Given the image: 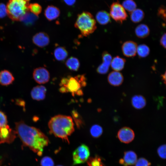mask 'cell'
I'll list each match as a JSON object with an SVG mask.
<instances>
[{
    "instance_id": "6da1fadb",
    "label": "cell",
    "mask_w": 166,
    "mask_h": 166,
    "mask_svg": "<svg viewBox=\"0 0 166 166\" xmlns=\"http://www.w3.org/2000/svg\"><path fill=\"white\" fill-rule=\"evenodd\" d=\"M15 128L23 144L41 156L43 149L49 143L47 136L39 129L28 125L22 120L15 123Z\"/></svg>"
},
{
    "instance_id": "7a4b0ae2",
    "label": "cell",
    "mask_w": 166,
    "mask_h": 166,
    "mask_svg": "<svg viewBox=\"0 0 166 166\" xmlns=\"http://www.w3.org/2000/svg\"><path fill=\"white\" fill-rule=\"evenodd\" d=\"M48 125L51 133L69 143L68 136L74 131V123L71 117L62 115H56L49 120Z\"/></svg>"
},
{
    "instance_id": "3957f363",
    "label": "cell",
    "mask_w": 166,
    "mask_h": 166,
    "mask_svg": "<svg viewBox=\"0 0 166 166\" xmlns=\"http://www.w3.org/2000/svg\"><path fill=\"white\" fill-rule=\"evenodd\" d=\"M86 84V79L84 75L69 76L61 80L59 91L62 93H70L73 96L81 95L83 94L82 88Z\"/></svg>"
},
{
    "instance_id": "277c9868",
    "label": "cell",
    "mask_w": 166,
    "mask_h": 166,
    "mask_svg": "<svg viewBox=\"0 0 166 166\" xmlns=\"http://www.w3.org/2000/svg\"><path fill=\"white\" fill-rule=\"evenodd\" d=\"M74 26L84 36L93 33L97 28L95 19L91 14L87 11L78 14Z\"/></svg>"
},
{
    "instance_id": "5b68a950",
    "label": "cell",
    "mask_w": 166,
    "mask_h": 166,
    "mask_svg": "<svg viewBox=\"0 0 166 166\" xmlns=\"http://www.w3.org/2000/svg\"><path fill=\"white\" fill-rule=\"evenodd\" d=\"M29 2L25 0H9L6 6L7 15L13 21H20L29 12Z\"/></svg>"
},
{
    "instance_id": "8992f818",
    "label": "cell",
    "mask_w": 166,
    "mask_h": 166,
    "mask_svg": "<svg viewBox=\"0 0 166 166\" xmlns=\"http://www.w3.org/2000/svg\"><path fill=\"white\" fill-rule=\"evenodd\" d=\"M109 14L115 21L121 23L126 19L128 16L124 7L118 1L111 5Z\"/></svg>"
},
{
    "instance_id": "52a82bcc",
    "label": "cell",
    "mask_w": 166,
    "mask_h": 166,
    "mask_svg": "<svg viewBox=\"0 0 166 166\" xmlns=\"http://www.w3.org/2000/svg\"><path fill=\"white\" fill-rule=\"evenodd\" d=\"M89 155L88 147L85 144H81L73 152V165L84 163L88 159Z\"/></svg>"
},
{
    "instance_id": "ba28073f",
    "label": "cell",
    "mask_w": 166,
    "mask_h": 166,
    "mask_svg": "<svg viewBox=\"0 0 166 166\" xmlns=\"http://www.w3.org/2000/svg\"><path fill=\"white\" fill-rule=\"evenodd\" d=\"M16 131L8 125L0 128V144L12 143L16 138Z\"/></svg>"
},
{
    "instance_id": "9c48e42d",
    "label": "cell",
    "mask_w": 166,
    "mask_h": 166,
    "mask_svg": "<svg viewBox=\"0 0 166 166\" xmlns=\"http://www.w3.org/2000/svg\"><path fill=\"white\" fill-rule=\"evenodd\" d=\"M33 77L36 82L39 84L47 82L50 78L49 73L45 68L40 67L35 69L33 73Z\"/></svg>"
},
{
    "instance_id": "30bf717a",
    "label": "cell",
    "mask_w": 166,
    "mask_h": 166,
    "mask_svg": "<svg viewBox=\"0 0 166 166\" xmlns=\"http://www.w3.org/2000/svg\"><path fill=\"white\" fill-rule=\"evenodd\" d=\"M117 136L121 142L128 144L133 140L135 137V133L133 130L130 128L124 127L119 130Z\"/></svg>"
},
{
    "instance_id": "8fae6325",
    "label": "cell",
    "mask_w": 166,
    "mask_h": 166,
    "mask_svg": "<svg viewBox=\"0 0 166 166\" xmlns=\"http://www.w3.org/2000/svg\"><path fill=\"white\" fill-rule=\"evenodd\" d=\"M137 45L135 42L131 41H126L122 46L123 53L127 57H133L137 53Z\"/></svg>"
},
{
    "instance_id": "7c38bea8",
    "label": "cell",
    "mask_w": 166,
    "mask_h": 166,
    "mask_svg": "<svg viewBox=\"0 0 166 166\" xmlns=\"http://www.w3.org/2000/svg\"><path fill=\"white\" fill-rule=\"evenodd\" d=\"M102 62L97 67V71L100 74H105L108 71L112 58L111 55L106 51L102 54Z\"/></svg>"
},
{
    "instance_id": "4fadbf2b",
    "label": "cell",
    "mask_w": 166,
    "mask_h": 166,
    "mask_svg": "<svg viewBox=\"0 0 166 166\" xmlns=\"http://www.w3.org/2000/svg\"><path fill=\"white\" fill-rule=\"evenodd\" d=\"M32 41L37 46L43 48L49 44L50 40L49 37L47 34L44 32H40L33 37Z\"/></svg>"
},
{
    "instance_id": "5bb4252c",
    "label": "cell",
    "mask_w": 166,
    "mask_h": 166,
    "mask_svg": "<svg viewBox=\"0 0 166 166\" xmlns=\"http://www.w3.org/2000/svg\"><path fill=\"white\" fill-rule=\"evenodd\" d=\"M137 159V156L134 152L127 151L124 152L123 158L120 160L119 162L124 166H132L136 164Z\"/></svg>"
},
{
    "instance_id": "9a60e30c",
    "label": "cell",
    "mask_w": 166,
    "mask_h": 166,
    "mask_svg": "<svg viewBox=\"0 0 166 166\" xmlns=\"http://www.w3.org/2000/svg\"><path fill=\"white\" fill-rule=\"evenodd\" d=\"M46 89L43 85H37L32 89L30 94L32 98L36 101H40L44 100L45 97Z\"/></svg>"
},
{
    "instance_id": "2e32d148",
    "label": "cell",
    "mask_w": 166,
    "mask_h": 166,
    "mask_svg": "<svg viewBox=\"0 0 166 166\" xmlns=\"http://www.w3.org/2000/svg\"><path fill=\"white\" fill-rule=\"evenodd\" d=\"M123 79L122 74L119 71H112L109 74L108 77L109 83L115 86L121 85L123 82Z\"/></svg>"
},
{
    "instance_id": "e0dca14e",
    "label": "cell",
    "mask_w": 166,
    "mask_h": 166,
    "mask_svg": "<svg viewBox=\"0 0 166 166\" xmlns=\"http://www.w3.org/2000/svg\"><path fill=\"white\" fill-rule=\"evenodd\" d=\"M14 80L12 74L9 71L4 70L0 71V85L7 86L12 84Z\"/></svg>"
},
{
    "instance_id": "ac0fdd59",
    "label": "cell",
    "mask_w": 166,
    "mask_h": 166,
    "mask_svg": "<svg viewBox=\"0 0 166 166\" xmlns=\"http://www.w3.org/2000/svg\"><path fill=\"white\" fill-rule=\"evenodd\" d=\"M60 14L59 8L53 5L48 6L44 12L45 16L49 21L56 19L59 16Z\"/></svg>"
},
{
    "instance_id": "d6986e66",
    "label": "cell",
    "mask_w": 166,
    "mask_h": 166,
    "mask_svg": "<svg viewBox=\"0 0 166 166\" xmlns=\"http://www.w3.org/2000/svg\"><path fill=\"white\" fill-rule=\"evenodd\" d=\"M125 63L124 59L117 56L112 59L110 65L114 71H119L124 68Z\"/></svg>"
},
{
    "instance_id": "ffe728a7",
    "label": "cell",
    "mask_w": 166,
    "mask_h": 166,
    "mask_svg": "<svg viewBox=\"0 0 166 166\" xmlns=\"http://www.w3.org/2000/svg\"><path fill=\"white\" fill-rule=\"evenodd\" d=\"M132 104L135 108L141 109L146 105V101L145 98L141 95H136L133 96L131 99Z\"/></svg>"
},
{
    "instance_id": "44dd1931",
    "label": "cell",
    "mask_w": 166,
    "mask_h": 166,
    "mask_svg": "<svg viewBox=\"0 0 166 166\" xmlns=\"http://www.w3.org/2000/svg\"><path fill=\"white\" fill-rule=\"evenodd\" d=\"M96 18L97 22L101 25H106L111 21L109 14L105 11L98 12L96 14Z\"/></svg>"
},
{
    "instance_id": "7402d4cb",
    "label": "cell",
    "mask_w": 166,
    "mask_h": 166,
    "mask_svg": "<svg viewBox=\"0 0 166 166\" xmlns=\"http://www.w3.org/2000/svg\"><path fill=\"white\" fill-rule=\"evenodd\" d=\"M135 33L138 38H143L147 37L149 35L150 30L147 25L141 24L138 25L136 27Z\"/></svg>"
},
{
    "instance_id": "603a6c76",
    "label": "cell",
    "mask_w": 166,
    "mask_h": 166,
    "mask_svg": "<svg viewBox=\"0 0 166 166\" xmlns=\"http://www.w3.org/2000/svg\"><path fill=\"white\" fill-rule=\"evenodd\" d=\"M54 55L57 60L62 61L65 60L67 57L68 53L64 47L59 46L54 49Z\"/></svg>"
},
{
    "instance_id": "cb8c5ba5",
    "label": "cell",
    "mask_w": 166,
    "mask_h": 166,
    "mask_svg": "<svg viewBox=\"0 0 166 166\" xmlns=\"http://www.w3.org/2000/svg\"><path fill=\"white\" fill-rule=\"evenodd\" d=\"M37 16L28 12L20 18V21L27 26L31 25L38 19Z\"/></svg>"
},
{
    "instance_id": "d4e9b609",
    "label": "cell",
    "mask_w": 166,
    "mask_h": 166,
    "mask_svg": "<svg viewBox=\"0 0 166 166\" xmlns=\"http://www.w3.org/2000/svg\"><path fill=\"white\" fill-rule=\"evenodd\" d=\"M66 67L70 70L77 71L79 69L80 63L78 59L74 57H71L65 62Z\"/></svg>"
},
{
    "instance_id": "484cf974",
    "label": "cell",
    "mask_w": 166,
    "mask_h": 166,
    "mask_svg": "<svg viewBox=\"0 0 166 166\" xmlns=\"http://www.w3.org/2000/svg\"><path fill=\"white\" fill-rule=\"evenodd\" d=\"M144 16V13L142 10L136 9L131 13L130 18L133 22L137 23L141 21Z\"/></svg>"
},
{
    "instance_id": "4316f807",
    "label": "cell",
    "mask_w": 166,
    "mask_h": 166,
    "mask_svg": "<svg viewBox=\"0 0 166 166\" xmlns=\"http://www.w3.org/2000/svg\"><path fill=\"white\" fill-rule=\"evenodd\" d=\"M150 51L149 47L145 44H140L137 46V53L140 57L144 58L147 56Z\"/></svg>"
},
{
    "instance_id": "83f0119b",
    "label": "cell",
    "mask_w": 166,
    "mask_h": 166,
    "mask_svg": "<svg viewBox=\"0 0 166 166\" xmlns=\"http://www.w3.org/2000/svg\"><path fill=\"white\" fill-rule=\"evenodd\" d=\"M87 164L88 166H105L101 158L97 156L89 158L87 160Z\"/></svg>"
},
{
    "instance_id": "f1b7e54d",
    "label": "cell",
    "mask_w": 166,
    "mask_h": 166,
    "mask_svg": "<svg viewBox=\"0 0 166 166\" xmlns=\"http://www.w3.org/2000/svg\"><path fill=\"white\" fill-rule=\"evenodd\" d=\"M103 132V128L102 127L97 124L93 125L90 129V133L91 136L95 138H97L100 136Z\"/></svg>"
},
{
    "instance_id": "f546056e",
    "label": "cell",
    "mask_w": 166,
    "mask_h": 166,
    "mask_svg": "<svg viewBox=\"0 0 166 166\" xmlns=\"http://www.w3.org/2000/svg\"><path fill=\"white\" fill-rule=\"evenodd\" d=\"M122 6L126 10L131 13L136 9V4L133 0H124Z\"/></svg>"
},
{
    "instance_id": "4dcf8cb0",
    "label": "cell",
    "mask_w": 166,
    "mask_h": 166,
    "mask_svg": "<svg viewBox=\"0 0 166 166\" xmlns=\"http://www.w3.org/2000/svg\"><path fill=\"white\" fill-rule=\"evenodd\" d=\"M28 8L32 13L37 16L41 13L42 10L41 6L37 3L29 4Z\"/></svg>"
},
{
    "instance_id": "1f68e13d",
    "label": "cell",
    "mask_w": 166,
    "mask_h": 166,
    "mask_svg": "<svg viewBox=\"0 0 166 166\" xmlns=\"http://www.w3.org/2000/svg\"><path fill=\"white\" fill-rule=\"evenodd\" d=\"M41 166H54L53 160L50 157L45 156L42 158L40 161Z\"/></svg>"
},
{
    "instance_id": "d6a6232c",
    "label": "cell",
    "mask_w": 166,
    "mask_h": 166,
    "mask_svg": "<svg viewBox=\"0 0 166 166\" xmlns=\"http://www.w3.org/2000/svg\"><path fill=\"white\" fill-rule=\"evenodd\" d=\"M157 152L158 155L161 158L166 159V144L160 146L158 148Z\"/></svg>"
},
{
    "instance_id": "836d02e7",
    "label": "cell",
    "mask_w": 166,
    "mask_h": 166,
    "mask_svg": "<svg viewBox=\"0 0 166 166\" xmlns=\"http://www.w3.org/2000/svg\"><path fill=\"white\" fill-rule=\"evenodd\" d=\"M72 115L74 119V121L77 125V126L79 128L83 124V122L81 119V118L79 117V115L75 111L72 112Z\"/></svg>"
},
{
    "instance_id": "e575fe53",
    "label": "cell",
    "mask_w": 166,
    "mask_h": 166,
    "mask_svg": "<svg viewBox=\"0 0 166 166\" xmlns=\"http://www.w3.org/2000/svg\"><path fill=\"white\" fill-rule=\"evenodd\" d=\"M7 122L6 115L4 112L0 110V128L7 125Z\"/></svg>"
},
{
    "instance_id": "d590c367",
    "label": "cell",
    "mask_w": 166,
    "mask_h": 166,
    "mask_svg": "<svg viewBox=\"0 0 166 166\" xmlns=\"http://www.w3.org/2000/svg\"><path fill=\"white\" fill-rule=\"evenodd\" d=\"M135 166H150L151 163L144 158H140L137 160Z\"/></svg>"
},
{
    "instance_id": "8d00e7d4",
    "label": "cell",
    "mask_w": 166,
    "mask_h": 166,
    "mask_svg": "<svg viewBox=\"0 0 166 166\" xmlns=\"http://www.w3.org/2000/svg\"><path fill=\"white\" fill-rule=\"evenodd\" d=\"M7 14L6 6L4 4L0 3V18L5 17Z\"/></svg>"
},
{
    "instance_id": "74e56055",
    "label": "cell",
    "mask_w": 166,
    "mask_h": 166,
    "mask_svg": "<svg viewBox=\"0 0 166 166\" xmlns=\"http://www.w3.org/2000/svg\"><path fill=\"white\" fill-rule=\"evenodd\" d=\"M160 43L164 48L166 49V33L162 35L160 39Z\"/></svg>"
},
{
    "instance_id": "f35d334b",
    "label": "cell",
    "mask_w": 166,
    "mask_h": 166,
    "mask_svg": "<svg viewBox=\"0 0 166 166\" xmlns=\"http://www.w3.org/2000/svg\"><path fill=\"white\" fill-rule=\"evenodd\" d=\"M158 14L161 16L165 18L166 16V9L164 7H161L158 11Z\"/></svg>"
},
{
    "instance_id": "ab89813d",
    "label": "cell",
    "mask_w": 166,
    "mask_h": 166,
    "mask_svg": "<svg viewBox=\"0 0 166 166\" xmlns=\"http://www.w3.org/2000/svg\"><path fill=\"white\" fill-rule=\"evenodd\" d=\"M65 3L69 6L73 5L75 2L76 0H63Z\"/></svg>"
},
{
    "instance_id": "60d3db41",
    "label": "cell",
    "mask_w": 166,
    "mask_h": 166,
    "mask_svg": "<svg viewBox=\"0 0 166 166\" xmlns=\"http://www.w3.org/2000/svg\"><path fill=\"white\" fill-rule=\"evenodd\" d=\"M161 77L164 84L166 86V70L164 73L161 75Z\"/></svg>"
},
{
    "instance_id": "b9f144b4",
    "label": "cell",
    "mask_w": 166,
    "mask_h": 166,
    "mask_svg": "<svg viewBox=\"0 0 166 166\" xmlns=\"http://www.w3.org/2000/svg\"><path fill=\"white\" fill-rule=\"evenodd\" d=\"M25 0L29 2L30 1V0Z\"/></svg>"
},
{
    "instance_id": "7bdbcfd3",
    "label": "cell",
    "mask_w": 166,
    "mask_h": 166,
    "mask_svg": "<svg viewBox=\"0 0 166 166\" xmlns=\"http://www.w3.org/2000/svg\"><path fill=\"white\" fill-rule=\"evenodd\" d=\"M57 166H63L61 165H57Z\"/></svg>"
}]
</instances>
